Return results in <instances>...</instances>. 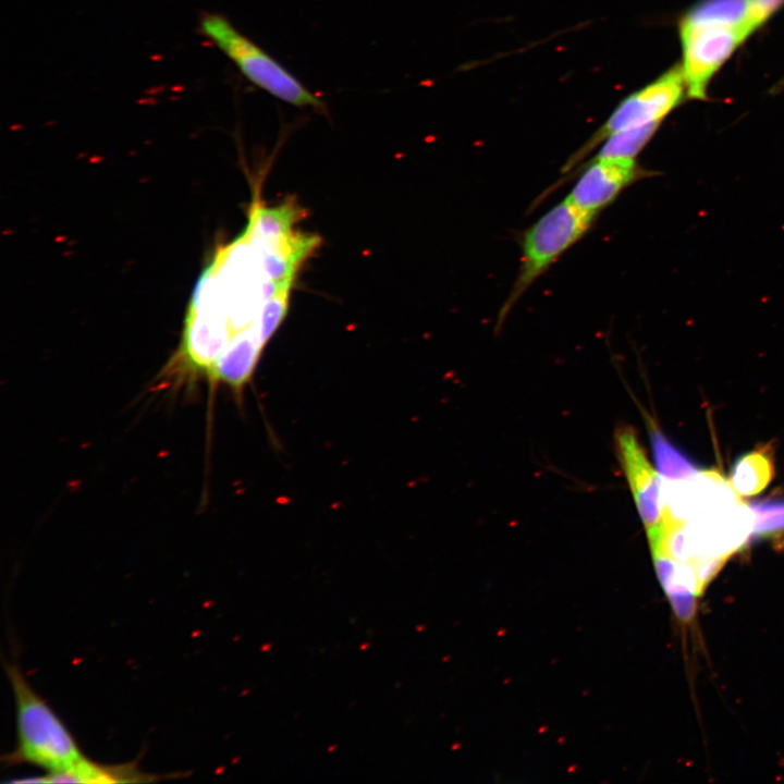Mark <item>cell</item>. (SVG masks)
<instances>
[{
	"label": "cell",
	"mask_w": 784,
	"mask_h": 784,
	"mask_svg": "<svg viewBox=\"0 0 784 784\" xmlns=\"http://www.w3.org/2000/svg\"><path fill=\"white\" fill-rule=\"evenodd\" d=\"M16 708V746L2 757L7 765L32 764L64 771L85 756L49 705L32 688L16 664H7Z\"/></svg>",
	"instance_id": "1"
},
{
	"label": "cell",
	"mask_w": 784,
	"mask_h": 784,
	"mask_svg": "<svg viewBox=\"0 0 784 784\" xmlns=\"http://www.w3.org/2000/svg\"><path fill=\"white\" fill-rule=\"evenodd\" d=\"M199 30L226 56L254 86L297 108L327 113L324 101L270 53L241 33L223 14L204 12Z\"/></svg>",
	"instance_id": "2"
},
{
	"label": "cell",
	"mask_w": 784,
	"mask_h": 784,
	"mask_svg": "<svg viewBox=\"0 0 784 784\" xmlns=\"http://www.w3.org/2000/svg\"><path fill=\"white\" fill-rule=\"evenodd\" d=\"M597 217L567 198L543 213L522 235V256L514 283L502 304L497 326L503 323L527 290L590 230Z\"/></svg>",
	"instance_id": "3"
},
{
	"label": "cell",
	"mask_w": 784,
	"mask_h": 784,
	"mask_svg": "<svg viewBox=\"0 0 784 784\" xmlns=\"http://www.w3.org/2000/svg\"><path fill=\"white\" fill-rule=\"evenodd\" d=\"M686 94L681 64H676L656 81L625 98L605 123L561 168L562 176L573 172L589 154L611 134L635 126L661 123L683 100Z\"/></svg>",
	"instance_id": "4"
},
{
	"label": "cell",
	"mask_w": 784,
	"mask_h": 784,
	"mask_svg": "<svg viewBox=\"0 0 784 784\" xmlns=\"http://www.w3.org/2000/svg\"><path fill=\"white\" fill-rule=\"evenodd\" d=\"M678 30L686 95L703 100L714 74L748 37L743 28L724 25H678Z\"/></svg>",
	"instance_id": "5"
},
{
	"label": "cell",
	"mask_w": 784,
	"mask_h": 784,
	"mask_svg": "<svg viewBox=\"0 0 784 784\" xmlns=\"http://www.w3.org/2000/svg\"><path fill=\"white\" fill-rule=\"evenodd\" d=\"M652 174L636 160L590 158L562 176L551 191L576 176L566 198L580 210L598 217L625 188Z\"/></svg>",
	"instance_id": "6"
},
{
	"label": "cell",
	"mask_w": 784,
	"mask_h": 784,
	"mask_svg": "<svg viewBox=\"0 0 784 784\" xmlns=\"http://www.w3.org/2000/svg\"><path fill=\"white\" fill-rule=\"evenodd\" d=\"M614 439L638 514L649 541H652L660 536L664 526L662 482L633 428L618 427Z\"/></svg>",
	"instance_id": "7"
},
{
	"label": "cell",
	"mask_w": 784,
	"mask_h": 784,
	"mask_svg": "<svg viewBox=\"0 0 784 784\" xmlns=\"http://www.w3.org/2000/svg\"><path fill=\"white\" fill-rule=\"evenodd\" d=\"M247 240L260 253L265 278L271 281L279 291L291 290L299 266L321 242L317 235L301 232H294L277 244H260Z\"/></svg>",
	"instance_id": "8"
},
{
	"label": "cell",
	"mask_w": 784,
	"mask_h": 784,
	"mask_svg": "<svg viewBox=\"0 0 784 784\" xmlns=\"http://www.w3.org/2000/svg\"><path fill=\"white\" fill-rule=\"evenodd\" d=\"M304 218V208L294 199H286L274 207H266L255 201L243 234L260 244H277L291 236L295 232L293 226Z\"/></svg>",
	"instance_id": "9"
},
{
	"label": "cell",
	"mask_w": 784,
	"mask_h": 784,
	"mask_svg": "<svg viewBox=\"0 0 784 784\" xmlns=\"http://www.w3.org/2000/svg\"><path fill=\"white\" fill-rule=\"evenodd\" d=\"M158 776L142 772L135 762L101 764L84 757L73 767L60 772H47L40 776L45 783H138L154 782Z\"/></svg>",
	"instance_id": "10"
},
{
	"label": "cell",
	"mask_w": 784,
	"mask_h": 784,
	"mask_svg": "<svg viewBox=\"0 0 784 784\" xmlns=\"http://www.w3.org/2000/svg\"><path fill=\"white\" fill-rule=\"evenodd\" d=\"M774 474V448L768 443L740 455L731 468L728 481L739 498L754 497L767 488Z\"/></svg>",
	"instance_id": "11"
},
{
	"label": "cell",
	"mask_w": 784,
	"mask_h": 784,
	"mask_svg": "<svg viewBox=\"0 0 784 784\" xmlns=\"http://www.w3.org/2000/svg\"><path fill=\"white\" fill-rule=\"evenodd\" d=\"M749 0H700L681 19L682 26L724 25L740 27L747 37Z\"/></svg>",
	"instance_id": "12"
},
{
	"label": "cell",
	"mask_w": 784,
	"mask_h": 784,
	"mask_svg": "<svg viewBox=\"0 0 784 784\" xmlns=\"http://www.w3.org/2000/svg\"><path fill=\"white\" fill-rule=\"evenodd\" d=\"M649 429L656 465L664 480H686L702 470L694 461L673 444L657 428L653 421H650Z\"/></svg>",
	"instance_id": "13"
},
{
	"label": "cell",
	"mask_w": 784,
	"mask_h": 784,
	"mask_svg": "<svg viewBox=\"0 0 784 784\" xmlns=\"http://www.w3.org/2000/svg\"><path fill=\"white\" fill-rule=\"evenodd\" d=\"M661 123H650L615 132L608 136L591 159L635 160Z\"/></svg>",
	"instance_id": "14"
},
{
	"label": "cell",
	"mask_w": 784,
	"mask_h": 784,
	"mask_svg": "<svg viewBox=\"0 0 784 784\" xmlns=\"http://www.w3.org/2000/svg\"><path fill=\"white\" fill-rule=\"evenodd\" d=\"M752 515L751 535L756 539L784 537V498H771L748 504Z\"/></svg>",
	"instance_id": "15"
},
{
	"label": "cell",
	"mask_w": 784,
	"mask_h": 784,
	"mask_svg": "<svg viewBox=\"0 0 784 784\" xmlns=\"http://www.w3.org/2000/svg\"><path fill=\"white\" fill-rule=\"evenodd\" d=\"M290 290H281L266 299L258 316L257 328L264 345L271 339L286 316Z\"/></svg>",
	"instance_id": "16"
},
{
	"label": "cell",
	"mask_w": 784,
	"mask_h": 784,
	"mask_svg": "<svg viewBox=\"0 0 784 784\" xmlns=\"http://www.w3.org/2000/svg\"><path fill=\"white\" fill-rule=\"evenodd\" d=\"M749 3L747 32L750 36L784 5V0H749Z\"/></svg>",
	"instance_id": "17"
},
{
	"label": "cell",
	"mask_w": 784,
	"mask_h": 784,
	"mask_svg": "<svg viewBox=\"0 0 784 784\" xmlns=\"http://www.w3.org/2000/svg\"><path fill=\"white\" fill-rule=\"evenodd\" d=\"M669 598L675 614L682 622L688 623L694 618L696 613L697 595L677 593L670 595Z\"/></svg>",
	"instance_id": "18"
}]
</instances>
